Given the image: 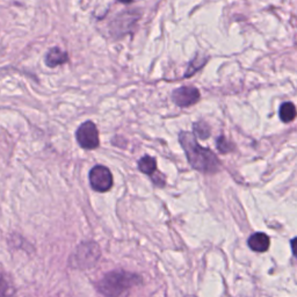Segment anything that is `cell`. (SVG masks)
<instances>
[{
	"instance_id": "obj_1",
	"label": "cell",
	"mask_w": 297,
	"mask_h": 297,
	"mask_svg": "<svg viewBox=\"0 0 297 297\" xmlns=\"http://www.w3.org/2000/svg\"><path fill=\"white\" fill-rule=\"evenodd\" d=\"M179 141L187 156L188 163L195 170L203 173H215L220 170V162L215 154L209 148L202 147L196 141V136L187 131H181Z\"/></svg>"
},
{
	"instance_id": "obj_2",
	"label": "cell",
	"mask_w": 297,
	"mask_h": 297,
	"mask_svg": "<svg viewBox=\"0 0 297 297\" xmlns=\"http://www.w3.org/2000/svg\"><path fill=\"white\" fill-rule=\"evenodd\" d=\"M142 283V278L126 271H111L97 283V290L105 296H120Z\"/></svg>"
},
{
	"instance_id": "obj_3",
	"label": "cell",
	"mask_w": 297,
	"mask_h": 297,
	"mask_svg": "<svg viewBox=\"0 0 297 297\" xmlns=\"http://www.w3.org/2000/svg\"><path fill=\"white\" fill-rule=\"evenodd\" d=\"M101 257V250L97 243L84 242L77 247L74 253L70 258V265L73 268L87 270L98 263Z\"/></svg>"
},
{
	"instance_id": "obj_4",
	"label": "cell",
	"mask_w": 297,
	"mask_h": 297,
	"mask_svg": "<svg viewBox=\"0 0 297 297\" xmlns=\"http://www.w3.org/2000/svg\"><path fill=\"white\" fill-rule=\"evenodd\" d=\"M88 180L91 187L99 193L108 192L113 187L114 183L110 170L104 165H96V166L91 168Z\"/></svg>"
},
{
	"instance_id": "obj_5",
	"label": "cell",
	"mask_w": 297,
	"mask_h": 297,
	"mask_svg": "<svg viewBox=\"0 0 297 297\" xmlns=\"http://www.w3.org/2000/svg\"><path fill=\"white\" fill-rule=\"evenodd\" d=\"M76 138L78 144L86 150H94L100 144L99 130L92 121H86L78 128Z\"/></svg>"
},
{
	"instance_id": "obj_6",
	"label": "cell",
	"mask_w": 297,
	"mask_h": 297,
	"mask_svg": "<svg viewBox=\"0 0 297 297\" xmlns=\"http://www.w3.org/2000/svg\"><path fill=\"white\" fill-rule=\"evenodd\" d=\"M172 99L176 106L188 107L199 101L200 92L193 86H183L173 91Z\"/></svg>"
},
{
	"instance_id": "obj_7",
	"label": "cell",
	"mask_w": 297,
	"mask_h": 297,
	"mask_svg": "<svg viewBox=\"0 0 297 297\" xmlns=\"http://www.w3.org/2000/svg\"><path fill=\"white\" fill-rule=\"evenodd\" d=\"M247 244H249L250 249L254 251V252L262 253V252H266V251L270 249L271 241H270V237H268L266 233L257 232L249 238Z\"/></svg>"
},
{
	"instance_id": "obj_8",
	"label": "cell",
	"mask_w": 297,
	"mask_h": 297,
	"mask_svg": "<svg viewBox=\"0 0 297 297\" xmlns=\"http://www.w3.org/2000/svg\"><path fill=\"white\" fill-rule=\"evenodd\" d=\"M44 61L49 68H56L58 65L67 63L69 61V55L68 52L62 50L61 48L55 47L47 52Z\"/></svg>"
},
{
	"instance_id": "obj_9",
	"label": "cell",
	"mask_w": 297,
	"mask_h": 297,
	"mask_svg": "<svg viewBox=\"0 0 297 297\" xmlns=\"http://www.w3.org/2000/svg\"><path fill=\"white\" fill-rule=\"evenodd\" d=\"M138 168L144 174L152 175L157 172V160L151 156H144L138 160Z\"/></svg>"
},
{
	"instance_id": "obj_10",
	"label": "cell",
	"mask_w": 297,
	"mask_h": 297,
	"mask_svg": "<svg viewBox=\"0 0 297 297\" xmlns=\"http://www.w3.org/2000/svg\"><path fill=\"white\" fill-rule=\"evenodd\" d=\"M297 115V110L294 104L291 102H284V104L281 105L280 107V118L283 122H291L292 120L296 117Z\"/></svg>"
},
{
	"instance_id": "obj_11",
	"label": "cell",
	"mask_w": 297,
	"mask_h": 297,
	"mask_svg": "<svg viewBox=\"0 0 297 297\" xmlns=\"http://www.w3.org/2000/svg\"><path fill=\"white\" fill-rule=\"evenodd\" d=\"M194 134H195L196 137L205 139L210 136V128L205 122H197L194 125Z\"/></svg>"
},
{
	"instance_id": "obj_12",
	"label": "cell",
	"mask_w": 297,
	"mask_h": 297,
	"mask_svg": "<svg viewBox=\"0 0 297 297\" xmlns=\"http://www.w3.org/2000/svg\"><path fill=\"white\" fill-rule=\"evenodd\" d=\"M205 62H207V60H205V58H200V57H196V58L194 60L191 64H189L188 71L186 72L185 77L193 76V73H195L197 70H200L202 67H203Z\"/></svg>"
},
{
	"instance_id": "obj_13",
	"label": "cell",
	"mask_w": 297,
	"mask_h": 297,
	"mask_svg": "<svg viewBox=\"0 0 297 297\" xmlns=\"http://www.w3.org/2000/svg\"><path fill=\"white\" fill-rule=\"evenodd\" d=\"M13 294V289H12L10 282L7 281L5 275L0 273V296H7Z\"/></svg>"
},
{
	"instance_id": "obj_14",
	"label": "cell",
	"mask_w": 297,
	"mask_h": 297,
	"mask_svg": "<svg viewBox=\"0 0 297 297\" xmlns=\"http://www.w3.org/2000/svg\"><path fill=\"white\" fill-rule=\"evenodd\" d=\"M216 145L222 154H226V152H230L231 150H232V144H231L225 137H222V136L217 138Z\"/></svg>"
},
{
	"instance_id": "obj_15",
	"label": "cell",
	"mask_w": 297,
	"mask_h": 297,
	"mask_svg": "<svg viewBox=\"0 0 297 297\" xmlns=\"http://www.w3.org/2000/svg\"><path fill=\"white\" fill-rule=\"evenodd\" d=\"M291 250H292V254L297 258V237L291 241Z\"/></svg>"
},
{
	"instance_id": "obj_16",
	"label": "cell",
	"mask_w": 297,
	"mask_h": 297,
	"mask_svg": "<svg viewBox=\"0 0 297 297\" xmlns=\"http://www.w3.org/2000/svg\"><path fill=\"white\" fill-rule=\"evenodd\" d=\"M118 2H121L123 4H129V3L133 2V0H118Z\"/></svg>"
}]
</instances>
